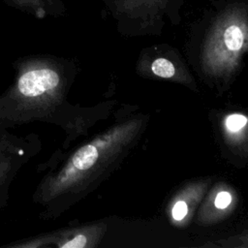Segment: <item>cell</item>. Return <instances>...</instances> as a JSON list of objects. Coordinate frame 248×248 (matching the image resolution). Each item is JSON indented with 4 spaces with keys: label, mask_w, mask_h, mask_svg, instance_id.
<instances>
[{
    "label": "cell",
    "mask_w": 248,
    "mask_h": 248,
    "mask_svg": "<svg viewBox=\"0 0 248 248\" xmlns=\"http://www.w3.org/2000/svg\"><path fill=\"white\" fill-rule=\"evenodd\" d=\"M104 8L125 22L149 26L178 15L186 0H102Z\"/></svg>",
    "instance_id": "1"
},
{
    "label": "cell",
    "mask_w": 248,
    "mask_h": 248,
    "mask_svg": "<svg viewBox=\"0 0 248 248\" xmlns=\"http://www.w3.org/2000/svg\"><path fill=\"white\" fill-rule=\"evenodd\" d=\"M12 3L19 9L25 10L39 18L47 15L61 12L64 8L63 0H11Z\"/></svg>",
    "instance_id": "2"
},
{
    "label": "cell",
    "mask_w": 248,
    "mask_h": 248,
    "mask_svg": "<svg viewBox=\"0 0 248 248\" xmlns=\"http://www.w3.org/2000/svg\"><path fill=\"white\" fill-rule=\"evenodd\" d=\"M99 157L98 149L93 144H87L78 149L72 158V167L78 170L90 169Z\"/></svg>",
    "instance_id": "3"
},
{
    "label": "cell",
    "mask_w": 248,
    "mask_h": 248,
    "mask_svg": "<svg viewBox=\"0 0 248 248\" xmlns=\"http://www.w3.org/2000/svg\"><path fill=\"white\" fill-rule=\"evenodd\" d=\"M151 70L156 76L166 78H171L175 73L173 64L170 60L163 57L157 58L152 62Z\"/></svg>",
    "instance_id": "4"
},
{
    "label": "cell",
    "mask_w": 248,
    "mask_h": 248,
    "mask_svg": "<svg viewBox=\"0 0 248 248\" xmlns=\"http://www.w3.org/2000/svg\"><path fill=\"white\" fill-rule=\"evenodd\" d=\"M9 158H8V147H0V189L4 184L8 183L9 173Z\"/></svg>",
    "instance_id": "5"
},
{
    "label": "cell",
    "mask_w": 248,
    "mask_h": 248,
    "mask_svg": "<svg viewBox=\"0 0 248 248\" xmlns=\"http://www.w3.org/2000/svg\"><path fill=\"white\" fill-rule=\"evenodd\" d=\"M246 123H247L246 116L242 114H237V113L232 114L228 116L226 119V127L232 133H235L239 131L246 125Z\"/></svg>",
    "instance_id": "6"
},
{
    "label": "cell",
    "mask_w": 248,
    "mask_h": 248,
    "mask_svg": "<svg viewBox=\"0 0 248 248\" xmlns=\"http://www.w3.org/2000/svg\"><path fill=\"white\" fill-rule=\"evenodd\" d=\"M188 212V207H187V204L185 202L183 201H179V202H176L175 204L173 205L172 207V217L175 219V220H181L183 219L186 214Z\"/></svg>",
    "instance_id": "7"
},
{
    "label": "cell",
    "mask_w": 248,
    "mask_h": 248,
    "mask_svg": "<svg viewBox=\"0 0 248 248\" xmlns=\"http://www.w3.org/2000/svg\"><path fill=\"white\" fill-rule=\"evenodd\" d=\"M86 244V237L82 234H78L73 239L61 245L63 248H82Z\"/></svg>",
    "instance_id": "8"
},
{
    "label": "cell",
    "mask_w": 248,
    "mask_h": 248,
    "mask_svg": "<svg viewBox=\"0 0 248 248\" xmlns=\"http://www.w3.org/2000/svg\"><path fill=\"white\" fill-rule=\"evenodd\" d=\"M232 202V197L228 192H220L215 199V205L218 208H226Z\"/></svg>",
    "instance_id": "9"
}]
</instances>
